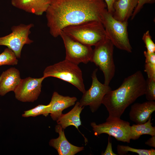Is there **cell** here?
Returning a JSON list of instances; mask_svg holds the SVG:
<instances>
[{
  "label": "cell",
  "mask_w": 155,
  "mask_h": 155,
  "mask_svg": "<svg viewBox=\"0 0 155 155\" xmlns=\"http://www.w3.org/2000/svg\"><path fill=\"white\" fill-rule=\"evenodd\" d=\"M34 26L33 24H30L28 25L21 24L12 26L11 33L0 37V45L7 46L14 53L17 58H20L23 46L33 42L28 36L31 33L30 29Z\"/></svg>",
  "instance_id": "obj_8"
},
{
  "label": "cell",
  "mask_w": 155,
  "mask_h": 155,
  "mask_svg": "<svg viewBox=\"0 0 155 155\" xmlns=\"http://www.w3.org/2000/svg\"><path fill=\"white\" fill-rule=\"evenodd\" d=\"M145 94L148 101L155 100V79L147 78Z\"/></svg>",
  "instance_id": "obj_24"
},
{
  "label": "cell",
  "mask_w": 155,
  "mask_h": 155,
  "mask_svg": "<svg viewBox=\"0 0 155 155\" xmlns=\"http://www.w3.org/2000/svg\"><path fill=\"white\" fill-rule=\"evenodd\" d=\"M65 50V59L78 65L90 61L93 49L92 46L75 40L61 31L60 35Z\"/></svg>",
  "instance_id": "obj_10"
},
{
  "label": "cell",
  "mask_w": 155,
  "mask_h": 155,
  "mask_svg": "<svg viewBox=\"0 0 155 155\" xmlns=\"http://www.w3.org/2000/svg\"><path fill=\"white\" fill-rule=\"evenodd\" d=\"M106 9L104 0H51L46 12L47 25L56 38L67 26L89 21L102 22Z\"/></svg>",
  "instance_id": "obj_1"
},
{
  "label": "cell",
  "mask_w": 155,
  "mask_h": 155,
  "mask_svg": "<svg viewBox=\"0 0 155 155\" xmlns=\"http://www.w3.org/2000/svg\"><path fill=\"white\" fill-rule=\"evenodd\" d=\"M145 144L148 146L155 147V135L152 136L147 141Z\"/></svg>",
  "instance_id": "obj_29"
},
{
  "label": "cell",
  "mask_w": 155,
  "mask_h": 155,
  "mask_svg": "<svg viewBox=\"0 0 155 155\" xmlns=\"http://www.w3.org/2000/svg\"><path fill=\"white\" fill-rule=\"evenodd\" d=\"M155 2V0H138L137 6L134 9L131 17V20H133L136 15L140 12L143 8L144 5L146 4H153Z\"/></svg>",
  "instance_id": "obj_26"
},
{
  "label": "cell",
  "mask_w": 155,
  "mask_h": 155,
  "mask_svg": "<svg viewBox=\"0 0 155 155\" xmlns=\"http://www.w3.org/2000/svg\"><path fill=\"white\" fill-rule=\"evenodd\" d=\"M144 54L145 57L144 71L148 78L155 79V53H151L145 51Z\"/></svg>",
  "instance_id": "obj_20"
},
{
  "label": "cell",
  "mask_w": 155,
  "mask_h": 155,
  "mask_svg": "<svg viewBox=\"0 0 155 155\" xmlns=\"http://www.w3.org/2000/svg\"><path fill=\"white\" fill-rule=\"evenodd\" d=\"M43 76L53 77L68 82L83 94L86 90L81 70L78 65L66 59L46 67Z\"/></svg>",
  "instance_id": "obj_4"
},
{
  "label": "cell",
  "mask_w": 155,
  "mask_h": 155,
  "mask_svg": "<svg viewBox=\"0 0 155 155\" xmlns=\"http://www.w3.org/2000/svg\"><path fill=\"white\" fill-rule=\"evenodd\" d=\"M110 137H108V143L106 149L104 152L102 153V155H117L113 151L112 143L110 140Z\"/></svg>",
  "instance_id": "obj_27"
},
{
  "label": "cell",
  "mask_w": 155,
  "mask_h": 155,
  "mask_svg": "<svg viewBox=\"0 0 155 155\" xmlns=\"http://www.w3.org/2000/svg\"><path fill=\"white\" fill-rule=\"evenodd\" d=\"M142 39L145 44L147 51L151 53H155V44L152 39L149 30L144 33Z\"/></svg>",
  "instance_id": "obj_25"
},
{
  "label": "cell",
  "mask_w": 155,
  "mask_h": 155,
  "mask_svg": "<svg viewBox=\"0 0 155 155\" xmlns=\"http://www.w3.org/2000/svg\"><path fill=\"white\" fill-rule=\"evenodd\" d=\"M146 85V80L139 70L125 78L118 88L109 91L102 102L109 113L106 119L120 118L128 106L145 94Z\"/></svg>",
  "instance_id": "obj_2"
},
{
  "label": "cell",
  "mask_w": 155,
  "mask_h": 155,
  "mask_svg": "<svg viewBox=\"0 0 155 155\" xmlns=\"http://www.w3.org/2000/svg\"><path fill=\"white\" fill-rule=\"evenodd\" d=\"M155 111V102L148 101L142 103H136L131 108L129 115L131 120L136 124L146 122Z\"/></svg>",
  "instance_id": "obj_13"
},
{
  "label": "cell",
  "mask_w": 155,
  "mask_h": 155,
  "mask_svg": "<svg viewBox=\"0 0 155 155\" xmlns=\"http://www.w3.org/2000/svg\"><path fill=\"white\" fill-rule=\"evenodd\" d=\"M55 131L59 134L58 137L51 140L49 145L57 151L59 155H74L84 150V147H78L71 144L67 139L64 129L57 124L55 127Z\"/></svg>",
  "instance_id": "obj_12"
},
{
  "label": "cell",
  "mask_w": 155,
  "mask_h": 155,
  "mask_svg": "<svg viewBox=\"0 0 155 155\" xmlns=\"http://www.w3.org/2000/svg\"><path fill=\"white\" fill-rule=\"evenodd\" d=\"M152 115L145 123L142 124H133L131 126L130 138L135 140L138 139L142 135H155V127L152 126L151 122Z\"/></svg>",
  "instance_id": "obj_19"
},
{
  "label": "cell",
  "mask_w": 155,
  "mask_h": 155,
  "mask_svg": "<svg viewBox=\"0 0 155 155\" xmlns=\"http://www.w3.org/2000/svg\"><path fill=\"white\" fill-rule=\"evenodd\" d=\"M45 78L43 76L22 79L14 91L16 98L24 102H33L37 100L41 92L42 82Z\"/></svg>",
  "instance_id": "obj_11"
},
{
  "label": "cell",
  "mask_w": 155,
  "mask_h": 155,
  "mask_svg": "<svg viewBox=\"0 0 155 155\" xmlns=\"http://www.w3.org/2000/svg\"><path fill=\"white\" fill-rule=\"evenodd\" d=\"M91 126L96 136L106 133L110 137H114L117 141L127 143L130 142L131 126L128 121L120 118L106 119V122L98 125L94 122H92Z\"/></svg>",
  "instance_id": "obj_7"
},
{
  "label": "cell",
  "mask_w": 155,
  "mask_h": 155,
  "mask_svg": "<svg viewBox=\"0 0 155 155\" xmlns=\"http://www.w3.org/2000/svg\"><path fill=\"white\" fill-rule=\"evenodd\" d=\"M75 97L64 96L56 92L53 93L50 102V114L52 119L57 121L65 109L73 105L77 100Z\"/></svg>",
  "instance_id": "obj_14"
},
{
  "label": "cell",
  "mask_w": 155,
  "mask_h": 155,
  "mask_svg": "<svg viewBox=\"0 0 155 155\" xmlns=\"http://www.w3.org/2000/svg\"><path fill=\"white\" fill-rule=\"evenodd\" d=\"M62 31L73 40L91 46H95L107 37L102 22L97 20L69 26Z\"/></svg>",
  "instance_id": "obj_3"
},
{
  "label": "cell",
  "mask_w": 155,
  "mask_h": 155,
  "mask_svg": "<svg viewBox=\"0 0 155 155\" xmlns=\"http://www.w3.org/2000/svg\"><path fill=\"white\" fill-rule=\"evenodd\" d=\"M98 69H95L92 74V82L90 88L86 90L79 102L82 106H89L91 111H96L102 104L104 96L112 89L109 85L102 84L97 77Z\"/></svg>",
  "instance_id": "obj_9"
},
{
  "label": "cell",
  "mask_w": 155,
  "mask_h": 155,
  "mask_svg": "<svg viewBox=\"0 0 155 155\" xmlns=\"http://www.w3.org/2000/svg\"><path fill=\"white\" fill-rule=\"evenodd\" d=\"M114 46L107 37L95 46L90 61L102 71L104 78V84L108 85L114 77L115 72L113 57Z\"/></svg>",
  "instance_id": "obj_6"
},
{
  "label": "cell",
  "mask_w": 155,
  "mask_h": 155,
  "mask_svg": "<svg viewBox=\"0 0 155 155\" xmlns=\"http://www.w3.org/2000/svg\"><path fill=\"white\" fill-rule=\"evenodd\" d=\"M107 5L108 11L113 15L114 12L113 5L115 2L118 0H104Z\"/></svg>",
  "instance_id": "obj_28"
},
{
  "label": "cell",
  "mask_w": 155,
  "mask_h": 155,
  "mask_svg": "<svg viewBox=\"0 0 155 155\" xmlns=\"http://www.w3.org/2000/svg\"><path fill=\"white\" fill-rule=\"evenodd\" d=\"M102 22L107 37L114 46L119 49L132 52L127 31L128 22L115 19L107 9L103 14Z\"/></svg>",
  "instance_id": "obj_5"
},
{
  "label": "cell",
  "mask_w": 155,
  "mask_h": 155,
  "mask_svg": "<svg viewBox=\"0 0 155 155\" xmlns=\"http://www.w3.org/2000/svg\"><path fill=\"white\" fill-rule=\"evenodd\" d=\"M138 0H118L113 5V17L121 22H128L136 7Z\"/></svg>",
  "instance_id": "obj_17"
},
{
  "label": "cell",
  "mask_w": 155,
  "mask_h": 155,
  "mask_svg": "<svg viewBox=\"0 0 155 155\" xmlns=\"http://www.w3.org/2000/svg\"><path fill=\"white\" fill-rule=\"evenodd\" d=\"M50 106L49 104L47 105H38L32 109L25 111L22 116L28 117L42 115L46 117L50 114Z\"/></svg>",
  "instance_id": "obj_22"
},
{
  "label": "cell",
  "mask_w": 155,
  "mask_h": 155,
  "mask_svg": "<svg viewBox=\"0 0 155 155\" xmlns=\"http://www.w3.org/2000/svg\"><path fill=\"white\" fill-rule=\"evenodd\" d=\"M51 0H11L12 5L18 9L37 16L46 12Z\"/></svg>",
  "instance_id": "obj_16"
},
{
  "label": "cell",
  "mask_w": 155,
  "mask_h": 155,
  "mask_svg": "<svg viewBox=\"0 0 155 155\" xmlns=\"http://www.w3.org/2000/svg\"><path fill=\"white\" fill-rule=\"evenodd\" d=\"M118 154L120 155L126 154L129 152L135 153L139 155H155V150L138 149L133 148L128 146L118 145L117 147Z\"/></svg>",
  "instance_id": "obj_21"
},
{
  "label": "cell",
  "mask_w": 155,
  "mask_h": 155,
  "mask_svg": "<svg viewBox=\"0 0 155 155\" xmlns=\"http://www.w3.org/2000/svg\"><path fill=\"white\" fill-rule=\"evenodd\" d=\"M21 80L19 71L15 67L3 72L0 76V95L3 96L9 92H14Z\"/></svg>",
  "instance_id": "obj_15"
},
{
  "label": "cell",
  "mask_w": 155,
  "mask_h": 155,
  "mask_svg": "<svg viewBox=\"0 0 155 155\" xmlns=\"http://www.w3.org/2000/svg\"><path fill=\"white\" fill-rule=\"evenodd\" d=\"M84 107L79 102H77L70 111L66 114H62L56 121L57 124L64 129L69 126L73 125L78 130V127L82 124L80 114Z\"/></svg>",
  "instance_id": "obj_18"
},
{
  "label": "cell",
  "mask_w": 155,
  "mask_h": 155,
  "mask_svg": "<svg viewBox=\"0 0 155 155\" xmlns=\"http://www.w3.org/2000/svg\"><path fill=\"white\" fill-rule=\"evenodd\" d=\"M18 60L14 53L7 48L0 54V66L5 65H14L18 64Z\"/></svg>",
  "instance_id": "obj_23"
}]
</instances>
